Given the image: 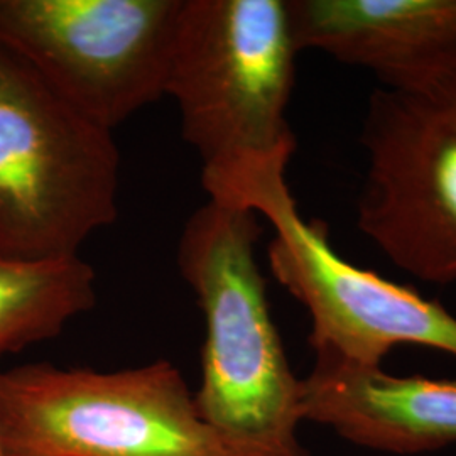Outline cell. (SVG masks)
Returning <instances> with one entry per match:
<instances>
[{
	"label": "cell",
	"instance_id": "52a82bcc",
	"mask_svg": "<svg viewBox=\"0 0 456 456\" xmlns=\"http://www.w3.org/2000/svg\"><path fill=\"white\" fill-rule=\"evenodd\" d=\"M181 9L183 0H0V48L114 131L164 97Z\"/></svg>",
	"mask_w": 456,
	"mask_h": 456
},
{
	"label": "cell",
	"instance_id": "9c48e42d",
	"mask_svg": "<svg viewBox=\"0 0 456 456\" xmlns=\"http://www.w3.org/2000/svg\"><path fill=\"white\" fill-rule=\"evenodd\" d=\"M301 412L350 443L397 455L456 443V382L395 377L325 355L301 379Z\"/></svg>",
	"mask_w": 456,
	"mask_h": 456
},
{
	"label": "cell",
	"instance_id": "6da1fadb",
	"mask_svg": "<svg viewBox=\"0 0 456 456\" xmlns=\"http://www.w3.org/2000/svg\"><path fill=\"white\" fill-rule=\"evenodd\" d=\"M256 215L208 200L181 233V276L205 318L196 408L252 455L310 456L296 435L301 379L286 357L256 259Z\"/></svg>",
	"mask_w": 456,
	"mask_h": 456
},
{
	"label": "cell",
	"instance_id": "5b68a950",
	"mask_svg": "<svg viewBox=\"0 0 456 456\" xmlns=\"http://www.w3.org/2000/svg\"><path fill=\"white\" fill-rule=\"evenodd\" d=\"M288 164H265L207 190L208 200L239 207L271 224L269 265L308 310L310 345L359 367H380L399 345H421L456 355V318L435 301L342 259L325 225L299 213L286 181Z\"/></svg>",
	"mask_w": 456,
	"mask_h": 456
},
{
	"label": "cell",
	"instance_id": "30bf717a",
	"mask_svg": "<svg viewBox=\"0 0 456 456\" xmlns=\"http://www.w3.org/2000/svg\"><path fill=\"white\" fill-rule=\"evenodd\" d=\"M95 301V273L80 256L24 259L0 254V362L58 337Z\"/></svg>",
	"mask_w": 456,
	"mask_h": 456
},
{
	"label": "cell",
	"instance_id": "8fae6325",
	"mask_svg": "<svg viewBox=\"0 0 456 456\" xmlns=\"http://www.w3.org/2000/svg\"><path fill=\"white\" fill-rule=\"evenodd\" d=\"M0 456H5V452H4V446H2V440H0Z\"/></svg>",
	"mask_w": 456,
	"mask_h": 456
},
{
	"label": "cell",
	"instance_id": "3957f363",
	"mask_svg": "<svg viewBox=\"0 0 456 456\" xmlns=\"http://www.w3.org/2000/svg\"><path fill=\"white\" fill-rule=\"evenodd\" d=\"M114 131L80 114L0 48V254L78 256L118 213Z\"/></svg>",
	"mask_w": 456,
	"mask_h": 456
},
{
	"label": "cell",
	"instance_id": "8992f818",
	"mask_svg": "<svg viewBox=\"0 0 456 456\" xmlns=\"http://www.w3.org/2000/svg\"><path fill=\"white\" fill-rule=\"evenodd\" d=\"M360 232L411 276L456 282V61L379 86L362 126Z\"/></svg>",
	"mask_w": 456,
	"mask_h": 456
},
{
	"label": "cell",
	"instance_id": "ba28073f",
	"mask_svg": "<svg viewBox=\"0 0 456 456\" xmlns=\"http://www.w3.org/2000/svg\"><path fill=\"white\" fill-rule=\"evenodd\" d=\"M297 51L316 49L397 88L456 61V0H288Z\"/></svg>",
	"mask_w": 456,
	"mask_h": 456
},
{
	"label": "cell",
	"instance_id": "277c9868",
	"mask_svg": "<svg viewBox=\"0 0 456 456\" xmlns=\"http://www.w3.org/2000/svg\"><path fill=\"white\" fill-rule=\"evenodd\" d=\"M5 456H256L215 429L167 360L100 372L0 369Z\"/></svg>",
	"mask_w": 456,
	"mask_h": 456
},
{
	"label": "cell",
	"instance_id": "7a4b0ae2",
	"mask_svg": "<svg viewBox=\"0 0 456 456\" xmlns=\"http://www.w3.org/2000/svg\"><path fill=\"white\" fill-rule=\"evenodd\" d=\"M284 0H183L164 97L203 163V188L289 164L296 54Z\"/></svg>",
	"mask_w": 456,
	"mask_h": 456
}]
</instances>
